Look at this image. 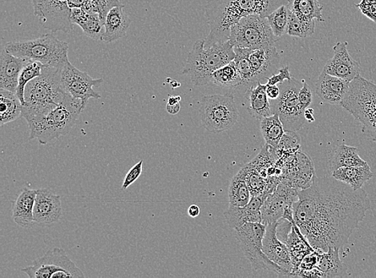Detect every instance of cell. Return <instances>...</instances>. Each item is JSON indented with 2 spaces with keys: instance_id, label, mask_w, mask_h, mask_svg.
<instances>
[{
  "instance_id": "obj_7",
  "label": "cell",
  "mask_w": 376,
  "mask_h": 278,
  "mask_svg": "<svg viewBox=\"0 0 376 278\" xmlns=\"http://www.w3.org/2000/svg\"><path fill=\"white\" fill-rule=\"evenodd\" d=\"M68 45L52 34L36 39L9 42L5 49L15 57L40 62L46 67L62 68L68 61Z\"/></svg>"
},
{
  "instance_id": "obj_50",
  "label": "cell",
  "mask_w": 376,
  "mask_h": 278,
  "mask_svg": "<svg viewBox=\"0 0 376 278\" xmlns=\"http://www.w3.org/2000/svg\"><path fill=\"white\" fill-rule=\"evenodd\" d=\"M166 110L168 113L171 114V115H176L180 110H181V105H180V103H178V105H166Z\"/></svg>"
},
{
  "instance_id": "obj_12",
  "label": "cell",
  "mask_w": 376,
  "mask_h": 278,
  "mask_svg": "<svg viewBox=\"0 0 376 278\" xmlns=\"http://www.w3.org/2000/svg\"><path fill=\"white\" fill-rule=\"evenodd\" d=\"M279 85L281 89L280 95L275 100V103H271L274 114L279 115L285 131L298 132L303 129L306 119L298 100L303 81L292 78Z\"/></svg>"
},
{
  "instance_id": "obj_4",
  "label": "cell",
  "mask_w": 376,
  "mask_h": 278,
  "mask_svg": "<svg viewBox=\"0 0 376 278\" xmlns=\"http://www.w3.org/2000/svg\"><path fill=\"white\" fill-rule=\"evenodd\" d=\"M234 58L236 52L231 41L205 47V40H199L189 52L182 73L189 75L195 86H204L211 83L215 71Z\"/></svg>"
},
{
  "instance_id": "obj_42",
  "label": "cell",
  "mask_w": 376,
  "mask_h": 278,
  "mask_svg": "<svg viewBox=\"0 0 376 278\" xmlns=\"http://www.w3.org/2000/svg\"><path fill=\"white\" fill-rule=\"evenodd\" d=\"M143 161H140L138 163L131 168V170L126 174L122 184V190L127 189L131 184H133L140 177L141 173H143Z\"/></svg>"
},
{
  "instance_id": "obj_10",
  "label": "cell",
  "mask_w": 376,
  "mask_h": 278,
  "mask_svg": "<svg viewBox=\"0 0 376 278\" xmlns=\"http://www.w3.org/2000/svg\"><path fill=\"white\" fill-rule=\"evenodd\" d=\"M230 41L236 47L250 50L274 46L280 41L265 16L250 15L231 27Z\"/></svg>"
},
{
  "instance_id": "obj_48",
  "label": "cell",
  "mask_w": 376,
  "mask_h": 278,
  "mask_svg": "<svg viewBox=\"0 0 376 278\" xmlns=\"http://www.w3.org/2000/svg\"><path fill=\"white\" fill-rule=\"evenodd\" d=\"M200 212H201V209L199 208L198 205H192L189 207L188 214L189 217H191L193 218L197 217L199 216Z\"/></svg>"
},
{
  "instance_id": "obj_28",
  "label": "cell",
  "mask_w": 376,
  "mask_h": 278,
  "mask_svg": "<svg viewBox=\"0 0 376 278\" xmlns=\"http://www.w3.org/2000/svg\"><path fill=\"white\" fill-rule=\"evenodd\" d=\"M338 181L345 183L354 190L363 188L365 183L370 181L374 177V173L370 170L368 166L342 167L331 173Z\"/></svg>"
},
{
  "instance_id": "obj_17",
  "label": "cell",
  "mask_w": 376,
  "mask_h": 278,
  "mask_svg": "<svg viewBox=\"0 0 376 278\" xmlns=\"http://www.w3.org/2000/svg\"><path fill=\"white\" fill-rule=\"evenodd\" d=\"M63 209L61 197L50 189H36L34 219L36 224H52L62 219Z\"/></svg>"
},
{
  "instance_id": "obj_32",
  "label": "cell",
  "mask_w": 376,
  "mask_h": 278,
  "mask_svg": "<svg viewBox=\"0 0 376 278\" xmlns=\"http://www.w3.org/2000/svg\"><path fill=\"white\" fill-rule=\"evenodd\" d=\"M287 8L302 20L324 22L319 0H289Z\"/></svg>"
},
{
  "instance_id": "obj_18",
  "label": "cell",
  "mask_w": 376,
  "mask_h": 278,
  "mask_svg": "<svg viewBox=\"0 0 376 278\" xmlns=\"http://www.w3.org/2000/svg\"><path fill=\"white\" fill-rule=\"evenodd\" d=\"M277 221L266 225L263 250L270 260L282 267L293 277L294 265L287 244L277 236Z\"/></svg>"
},
{
  "instance_id": "obj_33",
  "label": "cell",
  "mask_w": 376,
  "mask_h": 278,
  "mask_svg": "<svg viewBox=\"0 0 376 278\" xmlns=\"http://www.w3.org/2000/svg\"><path fill=\"white\" fill-rule=\"evenodd\" d=\"M212 83L228 89H238L246 87L233 61L212 73Z\"/></svg>"
},
{
  "instance_id": "obj_31",
  "label": "cell",
  "mask_w": 376,
  "mask_h": 278,
  "mask_svg": "<svg viewBox=\"0 0 376 278\" xmlns=\"http://www.w3.org/2000/svg\"><path fill=\"white\" fill-rule=\"evenodd\" d=\"M22 105L14 92L0 90V124L1 125L15 121L22 115Z\"/></svg>"
},
{
  "instance_id": "obj_29",
  "label": "cell",
  "mask_w": 376,
  "mask_h": 278,
  "mask_svg": "<svg viewBox=\"0 0 376 278\" xmlns=\"http://www.w3.org/2000/svg\"><path fill=\"white\" fill-rule=\"evenodd\" d=\"M316 268L324 272L326 277H345L347 276V266L340 258V249L330 248L328 252H318Z\"/></svg>"
},
{
  "instance_id": "obj_23",
  "label": "cell",
  "mask_w": 376,
  "mask_h": 278,
  "mask_svg": "<svg viewBox=\"0 0 376 278\" xmlns=\"http://www.w3.org/2000/svg\"><path fill=\"white\" fill-rule=\"evenodd\" d=\"M36 190L24 188L13 205V221L18 226L29 228L36 222L34 219V205Z\"/></svg>"
},
{
  "instance_id": "obj_34",
  "label": "cell",
  "mask_w": 376,
  "mask_h": 278,
  "mask_svg": "<svg viewBox=\"0 0 376 278\" xmlns=\"http://www.w3.org/2000/svg\"><path fill=\"white\" fill-rule=\"evenodd\" d=\"M260 129L266 143L270 148L277 149L279 147L284 127L277 113L268 117H265L260 122Z\"/></svg>"
},
{
  "instance_id": "obj_49",
  "label": "cell",
  "mask_w": 376,
  "mask_h": 278,
  "mask_svg": "<svg viewBox=\"0 0 376 278\" xmlns=\"http://www.w3.org/2000/svg\"><path fill=\"white\" fill-rule=\"evenodd\" d=\"M32 4H34V13L38 17L41 15V8L43 0H31Z\"/></svg>"
},
{
  "instance_id": "obj_1",
  "label": "cell",
  "mask_w": 376,
  "mask_h": 278,
  "mask_svg": "<svg viewBox=\"0 0 376 278\" xmlns=\"http://www.w3.org/2000/svg\"><path fill=\"white\" fill-rule=\"evenodd\" d=\"M370 209L364 189L354 190L331 176L315 177L309 188L298 191L294 220L316 251L328 252L345 247Z\"/></svg>"
},
{
  "instance_id": "obj_37",
  "label": "cell",
  "mask_w": 376,
  "mask_h": 278,
  "mask_svg": "<svg viewBox=\"0 0 376 278\" xmlns=\"http://www.w3.org/2000/svg\"><path fill=\"white\" fill-rule=\"evenodd\" d=\"M289 17H290V10L288 9L287 5H282L274 13L266 16L275 36L280 39L287 34Z\"/></svg>"
},
{
  "instance_id": "obj_11",
  "label": "cell",
  "mask_w": 376,
  "mask_h": 278,
  "mask_svg": "<svg viewBox=\"0 0 376 278\" xmlns=\"http://www.w3.org/2000/svg\"><path fill=\"white\" fill-rule=\"evenodd\" d=\"M22 272L30 278H78L85 277L83 272L71 260L64 250L55 247L48 250L43 257Z\"/></svg>"
},
{
  "instance_id": "obj_16",
  "label": "cell",
  "mask_w": 376,
  "mask_h": 278,
  "mask_svg": "<svg viewBox=\"0 0 376 278\" xmlns=\"http://www.w3.org/2000/svg\"><path fill=\"white\" fill-rule=\"evenodd\" d=\"M347 42H338L333 47L334 56L329 59L324 68L326 73L336 78L352 82L359 75L361 68L347 51Z\"/></svg>"
},
{
  "instance_id": "obj_36",
  "label": "cell",
  "mask_w": 376,
  "mask_h": 278,
  "mask_svg": "<svg viewBox=\"0 0 376 278\" xmlns=\"http://www.w3.org/2000/svg\"><path fill=\"white\" fill-rule=\"evenodd\" d=\"M45 67V65L40 62L29 61L23 70H22L19 78L18 88L15 94L21 101L22 105H24V92L27 85L37 76L41 75Z\"/></svg>"
},
{
  "instance_id": "obj_19",
  "label": "cell",
  "mask_w": 376,
  "mask_h": 278,
  "mask_svg": "<svg viewBox=\"0 0 376 278\" xmlns=\"http://www.w3.org/2000/svg\"><path fill=\"white\" fill-rule=\"evenodd\" d=\"M250 61L253 71L254 82L267 80L280 70L281 58L275 46L252 50Z\"/></svg>"
},
{
  "instance_id": "obj_20",
  "label": "cell",
  "mask_w": 376,
  "mask_h": 278,
  "mask_svg": "<svg viewBox=\"0 0 376 278\" xmlns=\"http://www.w3.org/2000/svg\"><path fill=\"white\" fill-rule=\"evenodd\" d=\"M268 194L252 197L246 206H229L224 212L226 223L229 226L236 230L247 222H261V209Z\"/></svg>"
},
{
  "instance_id": "obj_30",
  "label": "cell",
  "mask_w": 376,
  "mask_h": 278,
  "mask_svg": "<svg viewBox=\"0 0 376 278\" xmlns=\"http://www.w3.org/2000/svg\"><path fill=\"white\" fill-rule=\"evenodd\" d=\"M252 199V193L246 181V168H243L232 181L229 187V200L230 206L243 207L248 205Z\"/></svg>"
},
{
  "instance_id": "obj_21",
  "label": "cell",
  "mask_w": 376,
  "mask_h": 278,
  "mask_svg": "<svg viewBox=\"0 0 376 278\" xmlns=\"http://www.w3.org/2000/svg\"><path fill=\"white\" fill-rule=\"evenodd\" d=\"M351 82L324 72L321 73L315 84L316 94L330 105H340L347 94Z\"/></svg>"
},
{
  "instance_id": "obj_38",
  "label": "cell",
  "mask_w": 376,
  "mask_h": 278,
  "mask_svg": "<svg viewBox=\"0 0 376 278\" xmlns=\"http://www.w3.org/2000/svg\"><path fill=\"white\" fill-rule=\"evenodd\" d=\"M315 20L305 21L299 19L290 10V17L287 27V34L294 37L306 38L314 34Z\"/></svg>"
},
{
  "instance_id": "obj_40",
  "label": "cell",
  "mask_w": 376,
  "mask_h": 278,
  "mask_svg": "<svg viewBox=\"0 0 376 278\" xmlns=\"http://www.w3.org/2000/svg\"><path fill=\"white\" fill-rule=\"evenodd\" d=\"M301 145V136L294 131H285L280 140L279 147L276 149L280 151H296Z\"/></svg>"
},
{
  "instance_id": "obj_24",
  "label": "cell",
  "mask_w": 376,
  "mask_h": 278,
  "mask_svg": "<svg viewBox=\"0 0 376 278\" xmlns=\"http://www.w3.org/2000/svg\"><path fill=\"white\" fill-rule=\"evenodd\" d=\"M245 97L248 102L249 113L258 121L274 115L273 108L266 94V85L257 82L250 85Z\"/></svg>"
},
{
  "instance_id": "obj_5",
  "label": "cell",
  "mask_w": 376,
  "mask_h": 278,
  "mask_svg": "<svg viewBox=\"0 0 376 278\" xmlns=\"http://www.w3.org/2000/svg\"><path fill=\"white\" fill-rule=\"evenodd\" d=\"M83 111L82 101L66 94L56 108L29 126V140L37 139L40 144L47 145L67 135Z\"/></svg>"
},
{
  "instance_id": "obj_43",
  "label": "cell",
  "mask_w": 376,
  "mask_h": 278,
  "mask_svg": "<svg viewBox=\"0 0 376 278\" xmlns=\"http://www.w3.org/2000/svg\"><path fill=\"white\" fill-rule=\"evenodd\" d=\"M356 6L363 15L376 23V0H361Z\"/></svg>"
},
{
  "instance_id": "obj_27",
  "label": "cell",
  "mask_w": 376,
  "mask_h": 278,
  "mask_svg": "<svg viewBox=\"0 0 376 278\" xmlns=\"http://www.w3.org/2000/svg\"><path fill=\"white\" fill-rule=\"evenodd\" d=\"M366 166H368V163L359 155V149L356 147L342 144L332 149L329 157L328 170L331 173L342 167Z\"/></svg>"
},
{
  "instance_id": "obj_2",
  "label": "cell",
  "mask_w": 376,
  "mask_h": 278,
  "mask_svg": "<svg viewBox=\"0 0 376 278\" xmlns=\"http://www.w3.org/2000/svg\"><path fill=\"white\" fill-rule=\"evenodd\" d=\"M289 0H208L205 15L210 29L205 47L230 41L231 27L250 15H269Z\"/></svg>"
},
{
  "instance_id": "obj_13",
  "label": "cell",
  "mask_w": 376,
  "mask_h": 278,
  "mask_svg": "<svg viewBox=\"0 0 376 278\" xmlns=\"http://www.w3.org/2000/svg\"><path fill=\"white\" fill-rule=\"evenodd\" d=\"M61 80L63 89L75 99L82 101L84 109L90 99H100L101 96L94 91V87H100L103 79H94L89 74L68 62L61 68Z\"/></svg>"
},
{
  "instance_id": "obj_51",
  "label": "cell",
  "mask_w": 376,
  "mask_h": 278,
  "mask_svg": "<svg viewBox=\"0 0 376 278\" xmlns=\"http://www.w3.org/2000/svg\"><path fill=\"white\" fill-rule=\"evenodd\" d=\"M304 117L307 119L308 122H314L315 121L314 117V110L312 108H307L306 110L304 111Z\"/></svg>"
},
{
  "instance_id": "obj_26",
  "label": "cell",
  "mask_w": 376,
  "mask_h": 278,
  "mask_svg": "<svg viewBox=\"0 0 376 278\" xmlns=\"http://www.w3.org/2000/svg\"><path fill=\"white\" fill-rule=\"evenodd\" d=\"M71 20L83 30L85 36L96 41H102L105 34V24L97 13H89L83 8L72 9Z\"/></svg>"
},
{
  "instance_id": "obj_22",
  "label": "cell",
  "mask_w": 376,
  "mask_h": 278,
  "mask_svg": "<svg viewBox=\"0 0 376 278\" xmlns=\"http://www.w3.org/2000/svg\"><path fill=\"white\" fill-rule=\"evenodd\" d=\"M28 59L14 56L3 49L0 59V89L16 94L19 78Z\"/></svg>"
},
{
  "instance_id": "obj_41",
  "label": "cell",
  "mask_w": 376,
  "mask_h": 278,
  "mask_svg": "<svg viewBox=\"0 0 376 278\" xmlns=\"http://www.w3.org/2000/svg\"><path fill=\"white\" fill-rule=\"evenodd\" d=\"M97 13L105 24L106 16L110 10L115 7L124 6L121 0H96Z\"/></svg>"
},
{
  "instance_id": "obj_46",
  "label": "cell",
  "mask_w": 376,
  "mask_h": 278,
  "mask_svg": "<svg viewBox=\"0 0 376 278\" xmlns=\"http://www.w3.org/2000/svg\"><path fill=\"white\" fill-rule=\"evenodd\" d=\"M280 92L281 89L280 85H266V94L268 96L269 99L272 101L277 100L280 95Z\"/></svg>"
},
{
  "instance_id": "obj_44",
  "label": "cell",
  "mask_w": 376,
  "mask_h": 278,
  "mask_svg": "<svg viewBox=\"0 0 376 278\" xmlns=\"http://www.w3.org/2000/svg\"><path fill=\"white\" fill-rule=\"evenodd\" d=\"M298 100L299 103H301V108L304 111L306 110L312 103V91L310 89L307 82L304 80H303V87L301 91H299Z\"/></svg>"
},
{
  "instance_id": "obj_45",
  "label": "cell",
  "mask_w": 376,
  "mask_h": 278,
  "mask_svg": "<svg viewBox=\"0 0 376 278\" xmlns=\"http://www.w3.org/2000/svg\"><path fill=\"white\" fill-rule=\"evenodd\" d=\"M291 79L290 70H289L288 66H285L277 71V73L271 75L270 78L267 79L266 85H279L285 80H291Z\"/></svg>"
},
{
  "instance_id": "obj_9",
  "label": "cell",
  "mask_w": 376,
  "mask_h": 278,
  "mask_svg": "<svg viewBox=\"0 0 376 278\" xmlns=\"http://www.w3.org/2000/svg\"><path fill=\"white\" fill-rule=\"evenodd\" d=\"M266 225L261 222H247L236 228L238 238L243 251L250 261L254 271L270 270L280 276L291 277L290 272L282 269L267 257L263 250V242Z\"/></svg>"
},
{
  "instance_id": "obj_39",
  "label": "cell",
  "mask_w": 376,
  "mask_h": 278,
  "mask_svg": "<svg viewBox=\"0 0 376 278\" xmlns=\"http://www.w3.org/2000/svg\"><path fill=\"white\" fill-rule=\"evenodd\" d=\"M246 168V181L248 184L250 193L252 197L263 195L264 193L270 195L266 192L267 182L265 178L254 170L252 166H245Z\"/></svg>"
},
{
  "instance_id": "obj_25",
  "label": "cell",
  "mask_w": 376,
  "mask_h": 278,
  "mask_svg": "<svg viewBox=\"0 0 376 278\" xmlns=\"http://www.w3.org/2000/svg\"><path fill=\"white\" fill-rule=\"evenodd\" d=\"M130 25L131 20L125 13L124 6L113 8L106 16L102 41L113 43L121 39L126 35Z\"/></svg>"
},
{
  "instance_id": "obj_52",
  "label": "cell",
  "mask_w": 376,
  "mask_h": 278,
  "mask_svg": "<svg viewBox=\"0 0 376 278\" xmlns=\"http://www.w3.org/2000/svg\"><path fill=\"white\" fill-rule=\"evenodd\" d=\"M182 101V97L177 96H171L168 97L167 105H178V103H180V101Z\"/></svg>"
},
{
  "instance_id": "obj_3",
  "label": "cell",
  "mask_w": 376,
  "mask_h": 278,
  "mask_svg": "<svg viewBox=\"0 0 376 278\" xmlns=\"http://www.w3.org/2000/svg\"><path fill=\"white\" fill-rule=\"evenodd\" d=\"M66 94L62 88L61 68L45 66L42 74L26 86L21 117L30 126L56 108Z\"/></svg>"
},
{
  "instance_id": "obj_15",
  "label": "cell",
  "mask_w": 376,
  "mask_h": 278,
  "mask_svg": "<svg viewBox=\"0 0 376 278\" xmlns=\"http://www.w3.org/2000/svg\"><path fill=\"white\" fill-rule=\"evenodd\" d=\"M68 0H43L40 23L52 32L70 34L73 29Z\"/></svg>"
},
{
  "instance_id": "obj_14",
  "label": "cell",
  "mask_w": 376,
  "mask_h": 278,
  "mask_svg": "<svg viewBox=\"0 0 376 278\" xmlns=\"http://www.w3.org/2000/svg\"><path fill=\"white\" fill-rule=\"evenodd\" d=\"M298 199V191L286 182H280L273 193L266 198L261 207V223L265 225L279 221L285 211L294 209Z\"/></svg>"
},
{
  "instance_id": "obj_8",
  "label": "cell",
  "mask_w": 376,
  "mask_h": 278,
  "mask_svg": "<svg viewBox=\"0 0 376 278\" xmlns=\"http://www.w3.org/2000/svg\"><path fill=\"white\" fill-rule=\"evenodd\" d=\"M199 115L203 126L212 133H220L232 129L239 118L232 94L203 96Z\"/></svg>"
},
{
  "instance_id": "obj_47",
  "label": "cell",
  "mask_w": 376,
  "mask_h": 278,
  "mask_svg": "<svg viewBox=\"0 0 376 278\" xmlns=\"http://www.w3.org/2000/svg\"><path fill=\"white\" fill-rule=\"evenodd\" d=\"M87 0H68V4L71 9L82 8Z\"/></svg>"
},
{
  "instance_id": "obj_35",
  "label": "cell",
  "mask_w": 376,
  "mask_h": 278,
  "mask_svg": "<svg viewBox=\"0 0 376 278\" xmlns=\"http://www.w3.org/2000/svg\"><path fill=\"white\" fill-rule=\"evenodd\" d=\"M252 51L248 48L234 47L236 58H234L233 61L236 63L240 75H241L244 84L247 89L250 85L254 84L253 71L250 61V54Z\"/></svg>"
},
{
  "instance_id": "obj_6",
  "label": "cell",
  "mask_w": 376,
  "mask_h": 278,
  "mask_svg": "<svg viewBox=\"0 0 376 278\" xmlns=\"http://www.w3.org/2000/svg\"><path fill=\"white\" fill-rule=\"evenodd\" d=\"M340 105L363 124V133L376 142V85L359 75Z\"/></svg>"
}]
</instances>
